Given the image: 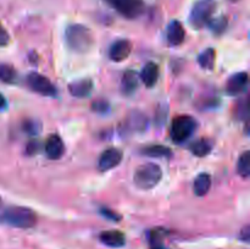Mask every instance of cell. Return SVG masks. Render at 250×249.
I'll use <instances>...</instances> for the list:
<instances>
[{"label":"cell","mask_w":250,"mask_h":249,"mask_svg":"<svg viewBox=\"0 0 250 249\" xmlns=\"http://www.w3.org/2000/svg\"><path fill=\"white\" fill-rule=\"evenodd\" d=\"M164 237H165V231L164 229H154L149 234V244L150 249H168L164 244Z\"/></svg>","instance_id":"cell-23"},{"label":"cell","mask_w":250,"mask_h":249,"mask_svg":"<svg viewBox=\"0 0 250 249\" xmlns=\"http://www.w3.org/2000/svg\"><path fill=\"white\" fill-rule=\"evenodd\" d=\"M215 58H216V54H215L214 49L208 48L203 53L199 54V56H198V63H199V66L202 68L211 70L214 67Z\"/></svg>","instance_id":"cell-21"},{"label":"cell","mask_w":250,"mask_h":249,"mask_svg":"<svg viewBox=\"0 0 250 249\" xmlns=\"http://www.w3.org/2000/svg\"><path fill=\"white\" fill-rule=\"evenodd\" d=\"M37 221L36 212L26 207H9L0 212V222L15 228H32L36 226Z\"/></svg>","instance_id":"cell-2"},{"label":"cell","mask_w":250,"mask_h":249,"mask_svg":"<svg viewBox=\"0 0 250 249\" xmlns=\"http://www.w3.org/2000/svg\"><path fill=\"white\" fill-rule=\"evenodd\" d=\"M99 239L103 244L110 247V248H121L126 244V236L117 229L103 231L99 234Z\"/></svg>","instance_id":"cell-13"},{"label":"cell","mask_w":250,"mask_h":249,"mask_svg":"<svg viewBox=\"0 0 250 249\" xmlns=\"http://www.w3.org/2000/svg\"><path fill=\"white\" fill-rule=\"evenodd\" d=\"M227 24H229V21L225 16L217 17V19H211L210 22L208 23V26L210 27L212 32L215 34H222L225 32V29L227 28Z\"/></svg>","instance_id":"cell-25"},{"label":"cell","mask_w":250,"mask_h":249,"mask_svg":"<svg viewBox=\"0 0 250 249\" xmlns=\"http://www.w3.org/2000/svg\"><path fill=\"white\" fill-rule=\"evenodd\" d=\"M237 172L239 176L247 178L250 175V153L248 150L241 154L237 161Z\"/></svg>","instance_id":"cell-22"},{"label":"cell","mask_w":250,"mask_h":249,"mask_svg":"<svg viewBox=\"0 0 250 249\" xmlns=\"http://www.w3.org/2000/svg\"><path fill=\"white\" fill-rule=\"evenodd\" d=\"M42 126L36 120H27L23 124V131L28 133L29 136H37L41 132Z\"/></svg>","instance_id":"cell-26"},{"label":"cell","mask_w":250,"mask_h":249,"mask_svg":"<svg viewBox=\"0 0 250 249\" xmlns=\"http://www.w3.org/2000/svg\"><path fill=\"white\" fill-rule=\"evenodd\" d=\"M63 151H65V145L61 137L58 134H50L45 141L46 156L51 160H58L63 155Z\"/></svg>","instance_id":"cell-12"},{"label":"cell","mask_w":250,"mask_h":249,"mask_svg":"<svg viewBox=\"0 0 250 249\" xmlns=\"http://www.w3.org/2000/svg\"><path fill=\"white\" fill-rule=\"evenodd\" d=\"M142 154L146 156H153V158H170L172 151L170 148L160 144H151V145L144 146L142 149Z\"/></svg>","instance_id":"cell-18"},{"label":"cell","mask_w":250,"mask_h":249,"mask_svg":"<svg viewBox=\"0 0 250 249\" xmlns=\"http://www.w3.org/2000/svg\"><path fill=\"white\" fill-rule=\"evenodd\" d=\"M93 87H94V84H93L92 80L84 78V80H78L70 83V85H68V92L71 93L72 97L85 98L92 93Z\"/></svg>","instance_id":"cell-14"},{"label":"cell","mask_w":250,"mask_h":249,"mask_svg":"<svg viewBox=\"0 0 250 249\" xmlns=\"http://www.w3.org/2000/svg\"><path fill=\"white\" fill-rule=\"evenodd\" d=\"M139 76H141V81L144 83L146 87H154L156 84V82H158L159 76H160L159 66L155 62H148L144 66Z\"/></svg>","instance_id":"cell-15"},{"label":"cell","mask_w":250,"mask_h":249,"mask_svg":"<svg viewBox=\"0 0 250 249\" xmlns=\"http://www.w3.org/2000/svg\"><path fill=\"white\" fill-rule=\"evenodd\" d=\"M6 107V99L4 98V95L0 93V110H4Z\"/></svg>","instance_id":"cell-32"},{"label":"cell","mask_w":250,"mask_h":249,"mask_svg":"<svg viewBox=\"0 0 250 249\" xmlns=\"http://www.w3.org/2000/svg\"><path fill=\"white\" fill-rule=\"evenodd\" d=\"M138 88V75L134 71H126L121 80V90L125 95H131Z\"/></svg>","instance_id":"cell-16"},{"label":"cell","mask_w":250,"mask_h":249,"mask_svg":"<svg viewBox=\"0 0 250 249\" xmlns=\"http://www.w3.org/2000/svg\"><path fill=\"white\" fill-rule=\"evenodd\" d=\"M16 81V70L9 63H0V82L5 84H15Z\"/></svg>","instance_id":"cell-20"},{"label":"cell","mask_w":250,"mask_h":249,"mask_svg":"<svg viewBox=\"0 0 250 249\" xmlns=\"http://www.w3.org/2000/svg\"><path fill=\"white\" fill-rule=\"evenodd\" d=\"M229 1H238V0H229Z\"/></svg>","instance_id":"cell-34"},{"label":"cell","mask_w":250,"mask_h":249,"mask_svg":"<svg viewBox=\"0 0 250 249\" xmlns=\"http://www.w3.org/2000/svg\"><path fill=\"white\" fill-rule=\"evenodd\" d=\"M105 1L114 7L121 16L128 20L137 19L144 11L143 0H105Z\"/></svg>","instance_id":"cell-7"},{"label":"cell","mask_w":250,"mask_h":249,"mask_svg":"<svg viewBox=\"0 0 250 249\" xmlns=\"http://www.w3.org/2000/svg\"><path fill=\"white\" fill-rule=\"evenodd\" d=\"M146 126V117L143 114H132L128 117L127 127L133 131H142Z\"/></svg>","instance_id":"cell-24"},{"label":"cell","mask_w":250,"mask_h":249,"mask_svg":"<svg viewBox=\"0 0 250 249\" xmlns=\"http://www.w3.org/2000/svg\"><path fill=\"white\" fill-rule=\"evenodd\" d=\"M132 50L131 42L127 39H119V41L114 42L109 49V58L115 62H121V61L126 60L129 56Z\"/></svg>","instance_id":"cell-9"},{"label":"cell","mask_w":250,"mask_h":249,"mask_svg":"<svg viewBox=\"0 0 250 249\" xmlns=\"http://www.w3.org/2000/svg\"><path fill=\"white\" fill-rule=\"evenodd\" d=\"M161 178H163V170L160 166L153 163H148L137 168L134 172L133 182L139 189L149 190L156 187Z\"/></svg>","instance_id":"cell-3"},{"label":"cell","mask_w":250,"mask_h":249,"mask_svg":"<svg viewBox=\"0 0 250 249\" xmlns=\"http://www.w3.org/2000/svg\"><path fill=\"white\" fill-rule=\"evenodd\" d=\"M210 188H211V176L207 172L199 173L193 182V190H194L195 195L198 197L207 195Z\"/></svg>","instance_id":"cell-17"},{"label":"cell","mask_w":250,"mask_h":249,"mask_svg":"<svg viewBox=\"0 0 250 249\" xmlns=\"http://www.w3.org/2000/svg\"><path fill=\"white\" fill-rule=\"evenodd\" d=\"M198 124L189 115H180L172 120L170 136L176 143H185L192 137L197 129Z\"/></svg>","instance_id":"cell-5"},{"label":"cell","mask_w":250,"mask_h":249,"mask_svg":"<svg viewBox=\"0 0 250 249\" xmlns=\"http://www.w3.org/2000/svg\"><path fill=\"white\" fill-rule=\"evenodd\" d=\"M211 149H212V143L209 141V139H205V138L198 139V141L193 142L189 146V150L192 151L193 155L199 156V158H202V156H207L208 154L211 151Z\"/></svg>","instance_id":"cell-19"},{"label":"cell","mask_w":250,"mask_h":249,"mask_svg":"<svg viewBox=\"0 0 250 249\" xmlns=\"http://www.w3.org/2000/svg\"><path fill=\"white\" fill-rule=\"evenodd\" d=\"M10 43V34L0 21V46H6Z\"/></svg>","instance_id":"cell-29"},{"label":"cell","mask_w":250,"mask_h":249,"mask_svg":"<svg viewBox=\"0 0 250 249\" xmlns=\"http://www.w3.org/2000/svg\"><path fill=\"white\" fill-rule=\"evenodd\" d=\"M65 41L68 48L75 53L84 54L92 49L94 37L92 31L84 24L73 23L66 28Z\"/></svg>","instance_id":"cell-1"},{"label":"cell","mask_w":250,"mask_h":249,"mask_svg":"<svg viewBox=\"0 0 250 249\" xmlns=\"http://www.w3.org/2000/svg\"><path fill=\"white\" fill-rule=\"evenodd\" d=\"M27 87L34 93L43 95V97H50L54 98L58 94V89H56L55 84L49 80L45 76L41 75L38 72H31L26 78Z\"/></svg>","instance_id":"cell-6"},{"label":"cell","mask_w":250,"mask_h":249,"mask_svg":"<svg viewBox=\"0 0 250 249\" xmlns=\"http://www.w3.org/2000/svg\"><path fill=\"white\" fill-rule=\"evenodd\" d=\"M1 205H2V200H1V198H0V208H1Z\"/></svg>","instance_id":"cell-33"},{"label":"cell","mask_w":250,"mask_h":249,"mask_svg":"<svg viewBox=\"0 0 250 249\" xmlns=\"http://www.w3.org/2000/svg\"><path fill=\"white\" fill-rule=\"evenodd\" d=\"M124 158V154L120 149L117 148H109L106 150H104L100 155L99 161H98V168L102 172L105 171H109L111 168L116 167L120 165V163L122 161Z\"/></svg>","instance_id":"cell-8"},{"label":"cell","mask_w":250,"mask_h":249,"mask_svg":"<svg viewBox=\"0 0 250 249\" xmlns=\"http://www.w3.org/2000/svg\"><path fill=\"white\" fill-rule=\"evenodd\" d=\"M248 73L238 72L232 75L226 83V92L229 95H239L248 87Z\"/></svg>","instance_id":"cell-10"},{"label":"cell","mask_w":250,"mask_h":249,"mask_svg":"<svg viewBox=\"0 0 250 249\" xmlns=\"http://www.w3.org/2000/svg\"><path fill=\"white\" fill-rule=\"evenodd\" d=\"M186 31L183 24L177 20H173L168 23L167 29H166V39L167 43L172 46L181 45L185 42Z\"/></svg>","instance_id":"cell-11"},{"label":"cell","mask_w":250,"mask_h":249,"mask_svg":"<svg viewBox=\"0 0 250 249\" xmlns=\"http://www.w3.org/2000/svg\"><path fill=\"white\" fill-rule=\"evenodd\" d=\"M100 214H102L104 217H106V219L111 220V221H115V222L121 220V216H120L116 211H114V210L111 209H107V208H102V209H100Z\"/></svg>","instance_id":"cell-28"},{"label":"cell","mask_w":250,"mask_h":249,"mask_svg":"<svg viewBox=\"0 0 250 249\" xmlns=\"http://www.w3.org/2000/svg\"><path fill=\"white\" fill-rule=\"evenodd\" d=\"M239 237H241V239L243 242H246V243H249V241H250V227L248 226V225H247V226H244L243 228H242Z\"/></svg>","instance_id":"cell-30"},{"label":"cell","mask_w":250,"mask_h":249,"mask_svg":"<svg viewBox=\"0 0 250 249\" xmlns=\"http://www.w3.org/2000/svg\"><path fill=\"white\" fill-rule=\"evenodd\" d=\"M215 10H216L215 0H197L190 9L189 23L195 29L208 26L210 20L212 19Z\"/></svg>","instance_id":"cell-4"},{"label":"cell","mask_w":250,"mask_h":249,"mask_svg":"<svg viewBox=\"0 0 250 249\" xmlns=\"http://www.w3.org/2000/svg\"><path fill=\"white\" fill-rule=\"evenodd\" d=\"M38 150V143L37 142H31L28 144V148H27V153L28 154H34Z\"/></svg>","instance_id":"cell-31"},{"label":"cell","mask_w":250,"mask_h":249,"mask_svg":"<svg viewBox=\"0 0 250 249\" xmlns=\"http://www.w3.org/2000/svg\"><path fill=\"white\" fill-rule=\"evenodd\" d=\"M92 109L93 111L98 112V114H106V112L109 111L110 106L109 103L105 102V100H97V102L93 103Z\"/></svg>","instance_id":"cell-27"}]
</instances>
